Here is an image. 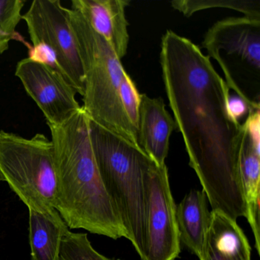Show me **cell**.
Listing matches in <instances>:
<instances>
[{"label": "cell", "mask_w": 260, "mask_h": 260, "mask_svg": "<svg viewBox=\"0 0 260 260\" xmlns=\"http://www.w3.org/2000/svg\"><path fill=\"white\" fill-rule=\"evenodd\" d=\"M173 117L167 112L164 100L141 94L138 118V145L158 166L166 165L170 140L176 130Z\"/></svg>", "instance_id": "cell-11"}, {"label": "cell", "mask_w": 260, "mask_h": 260, "mask_svg": "<svg viewBox=\"0 0 260 260\" xmlns=\"http://www.w3.org/2000/svg\"><path fill=\"white\" fill-rule=\"evenodd\" d=\"M130 3L129 0H72L71 9L83 16L121 60L128 48L129 23L125 10Z\"/></svg>", "instance_id": "cell-10"}, {"label": "cell", "mask_w": 260, "mask_h": 260, "mask_svg": "<svg viewBox=\"0 0 260 260\" xmlns=\"http://www.w3.org/2000/svg\"><path fill=\"white\" fill-rule=\"evenodd\" d=\"M203 190H191L176 207V221L180 243L200 258L212 214Z\"/></svg>", "instance_id": "cell-13"}, {"label": "cell", "mask_w": 260, "mask_h": 260, "mask_svg": "<svg viewBox=\"0 0 260 260\" xmlns=\"http://www.w3.org/2000/svg\"><path fill=\"white\" fill-rule=\"evenodd\" d=\"M119 93L124 113L132 127L137 132L139 118L141 94L138 92L135 82L132 80L126 71H124L121 78Z\"/></svg>", "instance_id": "cell-19"}, {"label": "cell", "mask_w": 260, "mask_h": 260, "mask_svg": "<svg viewBox=\"0 0 260 260\" xmlns=\"http://www.w3.org/2000/svg\"><path fill=\"white\" fill-rule=\"evenodd\" d=\"M212 219L200 260H251V246L236 220L211 211Z\"/></svg>", "instance_id": "cell-12"}, {"label": "cell", "mask_w": 260, "mask_h": 260, "mask_svg": "<svg viewBox=\"0 0 260 260\" xmlns=\"http://www.w3.org/2000/svg\"><path fill=\"white\" fill-rule=\"evenodd\" d=\"M202 48L218 63L230 90L246 103L249 112L259 111L260 19L218 21L207 31Z\"/></svg>", "instance_id": "cell-6"}, {"label": "cell", "mask_w": 260, "mask_h": 260, "mask_svg": "<svg viewBox=\"0 0 260 260\" xmlns=\"http://www.w3.org/2000/svg\"><path fill=\"white\" fill-rule=\"evenodd\" d=\"M170 4L186 17L201 10L224 8L240 12L247 17L260 19V0H175Z\"/></svg>", "instance_id": "cell-16"}, {"label": "cell", "mask_w": 260, "mask_h": 260, "mask_svg": "<svg viewBox=\"0 0 260 260\" xmlns=\"http://www.w3.org/2000/svg\"><path fill=\"white\" fill-rule=\"evenodd\" d=\"M68 13L84 74L83 110L89 119L139 147L137 132L120 99V84L125 71L121 60L78 12L69 9Z\"/></svg>", "instance_id": "cell-4"}, {"label": "cell", "mask_w": 260, "mask_h": 260, "mask_svg": "<svg viewBox=\"0 0 260 260\" xmlns=\"http://www.w3.org/2000/svg\"><path fill=\"white\" fill-rule=\"evenodd\" d=\"M25 4L23 0H0V54L9 49L11 41L19 40L16 30Z\"/></svg>", "instance_id": "cell-17"}, {"label": "cell", "mask_w": 260, "mask_h": 260, "mask_svg": "<svg viewBox=\"0 0 260 260\" xmlns=\"http://www.w3.org/2000/svg\"><path fill=\"white\" fill-rule=\"evenodd\" d=\"M91 147L105 189L141 260L147 246L145 173L151 159L138 146L89 118Z\"/></svg>", "instance_id": "cell-3"}, {"label": "cell", "mask_w": 260, "mask_h": 260, "mask_svg": "<svg viewBox=\"0 0 260 260\" xmlns=\"http://www.w3.org/2000/svg\"><path fill=\"white\" fill-rule=\"evenodd\" d=\"M147 246L144 260H175L181 252L176 206L167 166L152 162L145 173Z\"/></svg>", "instance_id": "cell-8"}, {"label": "cell", "mask_w": 260, "mask_h": 260, "mask_svg": "<svg viewBox=\"0 0 260 260\" xmlns=\"http://www.w3.org/2000/svg\"><path fill=\"white\" fill-rule=\"evenodd\" d=\"M240 176L246 207V218L255 238V249L260 254V147L251 143L245 130L240 155Z\"/></svg>", "instance_id": "cell-14"}, {"label": "cell", "mask_w": 260, "mask_h": 260, "mask_svg": "<svg viewBox=\"0 0 260 260\" xmlns=\"http://www.w3.org/2000/svg\"><path fill=\"white\" fill-rule=\"evenodd\" d=\"M48 125L57 167L55 209L67 226L114 240L127 238L100 177L83 107L65 122Z\"/></svg>", "instance_id": "cell-2"}, {"label": "cell", "mask_w": 260, "mask_h": 260, "mask_svg": "<svg viewBox=\"0 0 260 260\" xmlns=\"http://www.w3.org/2000/svg\"><path fill=\"white\" fill-rule=\"evenodd\" d=\"M0 181L7 182L29 211L43 214L57 211L52 141L43 134L25 138L0 130Z\"/></svg>", "instance_id": "cell-5"}, {"label": "cell", "mask_w": 260, "mask_h": 260, "mask_svg": "<svg viewBox=\"0 0 260 260\" xmlns=\"http://www.w3.org/2000/svg\"><path fill=\"white\" fill-rule=\"evenodd\" d=\"M16 76L45 115L48 124H62L81 109L76 99L77 91L48 63L27 57L17 63Z\"/></svg>", "instance_id": "cell-9"}, {"label": "cell", "mask_w": 260, "mask_h": 260, "mask_svg": "<svg viewBox=\"0 0 260 260\" xmlns=\"http://www.w3.org/2000/svg\"><path fill=\"white\" fill-rule=\"evenodd\" d=\"M60 259L114 260L97 252L86 234L73 233L70 230L65 233L62 240Z\"/></svg>", "instance_id": "cell-18"}, {"label": "cell", "mask_w": 260, "mask_h": 260, "mask_svg": "<svg viewBox=\"0 0 260 260\" xmlns=\"http://www.w3.org/2000/svg\"><path fill=\"white\" fill-rule=\"evenodd\" d=\"M68 10L60 0H34L22 19L33 44L29 57L52 67L83 96V65Z\"/></svg>", "instance_id": "cell-7"}, {"label": "cell", "mask_w": 260, "mask_h": 260, "mask_svg": "<svg viewBox=\"0 0 260 260\" xmlns=\"http://www.w3.org/2000/svg\"><path fill=\"white\" fill-rule=\"evenodd\" d=\"M229 108L233 116L237 120L244 116L245 115H248V114L250 112L246 103L237 95L232 96L230 95Z\"/></svg>", "instance_id": "cell-20"}, {"label": "cell", "mask_w": 260, "mask_h": 260, "mask_svg": "<svg viewBox=\"0 0 260 260\" xmlns=\"http://www.w3.org/2000/svg\"><path fill=\"white\" fill-rule=\"evenodd\" d=\"M162 81L189 165L212 211L246 217L240 176L244 128L229 108L230 89L211 59L171 30L162 37Z\"/></svg>", "instance_id": "cell-1"}, {"label": "cell", "mask_w": 260, "mask_h": 260, "mask_svg": "<svg viewBox=\"0 0 260 260\" xmlns=\"http://www.w3.org/2000/svg\"><path fill=\"white\" fill-rule=\"evenodd\" d=\"M68 226L57 211L49 214L29 211L31 260H61L62 240Z\"/></svg>", "instance_id": "cell-15"}]
</instances>
